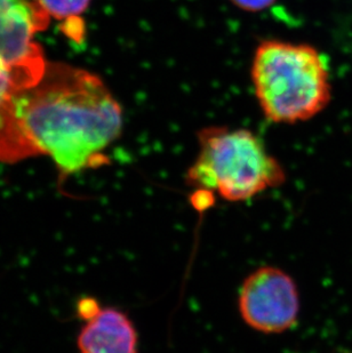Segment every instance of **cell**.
Returning a JSON list of instances; mask_svg holds the SVG:
<instances>
[{
    "instance_id": "cell-1",
    "label": "cell",
    "mask_w": 352,
    "mask_h": 353,
    "mask_svg": "<svg viewBox=\"0 0 352 353\" xmlns=\"http://www.w3.org/2000/svg\"><path fill=\"white\" fill-rule=\"evenodd\" d=\"M12 109L36 156L52 158L61 181L106 163L104 152L123 130V110L104 80L62 62H47Z\"/></svg>"
},
{
    "instance_id": "cell-2",
    "label": "cell",
    "mask_w": 352,
    "mask_h": 353,
    "mask_svg": "<svg viewBox=\"0 0 352 353\" xmlns=\"http://www.w3.org/2000/svg\"><path fill=\"white\" fill-rule=\"evenodd\" d=\"M251 76L260 108L273 123L306 121L324 111L332 99L329 63L308 43L261 41Z\"/></svg>"
},
{
    "instance_id": "cell-3",
    "label": "cell",
    "mask_w": 352,
    "mask_h": 353,
    "mask_svg": "<svg viewBox=\"0 0 352 353\" xmlns=\"http://www.w3.org/2000/svg\"><path fill=\"white\" fill-rule=\"evenodd\" d=\"M199 151L186 172L196 190L215 191L228 201H243L286 181L280 161L252 130L211 126L198 133Z\"/></svg>"
},
{
    "instance_id": "cell-4",
    "label": "cell",
    "mask_w": 352,
    "mask_h": 353,
    "mask_svg": "<svg viewBox=\"0 0 352 353\" xmlns=\"http://www.w3.org/2000/svg\"><path fill=\"white\" fill-rule=\"evenodd\" d=\"M240 314L261 333L278 334L292 328L300 312L294 280L276 267H262L247 276L240 290Z\"/></svg>"
},
{
    "instance_id": "cell-5",
    "label": "cell",
    "mask_w": 352,
    "mask_h": 353,
    "mask_svg": "<svg viewBox=\"0 0 352 353\" xmlns=\"http://www.w3.org/2000/svg\"><path fill=\"white\" fill-rule=\"evenodd\" d=\"M77 344L80 353H137V330L121 311L101 307L85 321Z\"/></svg>"
},
{
    "instance_id": "cell-6",
    "label": "cell",
    "mask_w": 352,
    "mask_h": 353,
    "mask_svg": "<svg viewBox=\"0 0 352 353\" xmlns=\"http://www.w3.org/2000/svg\"><path fill=\"white\" fill-rule=\"evenodd\" d=\"M43 74L17 67L0 53V109L22 90L34 86Z\"/></svg>"
},
{
    "instance_id": "cell-7",
    "label": "cell",
    "mask_w": 352,
    "mask_h": 353,
    "mask_svg": "<svg viewBox=\"0 0 352 353\" xmlns=\"http://www.w3.org/2000/svg\"><path fill=\"white\" fill-rule=\"evenodd\" d=\"M50 17L57 20L79 21L78 17L90 6V0H38Z\"/></svg>"
},
{
    "instance_id": "cell-8",
    "label": "cell",
    "mask_w": 352,
    "mask_h": 353,
    "mask_svg": "<svg viewBox=\"0 0 352 353\" xmlns=\"http://www.w3.org/2000/svg\"><path fill=\"white\" fill-rule=\"evenodd\" d=\"M100 310V304H99V302H97L95 299H92V297L81 299V300L78 302V305H77L78 316H79L84 321H86V320L90 319L92 316H95Z\"/></svg>"
},
{
    "instance_id": "cell-9",
    "label": "cell",
    "mask_w": 352,
    "mask_h": 353,
    "mask_svg": "<svg viewBox=\"0 0 352 353\" xmlns=\"http://www.w3.org/2000/svg\"><path fill=\"white\" fill-rule=\"evenodd\" d=\"M276 0H231V3L240 10L247 12H260L271 6Z\"/></svg>"
},
{
    "instance_id": "cell-10",
    "label": "cell",
    "mask_w": 352,
    "mask_h": 353,
    "mask_svg": "<svg viewBox=\"0 0 352 353\" xmlns=\"http://www.w3.org/2000/svg\"><path fill=\"white\" fill-rule=\"evenodd\" d=\"M36 1H38V0H0V12L10 10V8H13V7L36 3Z\"/></svg>"
}]
</instances>
